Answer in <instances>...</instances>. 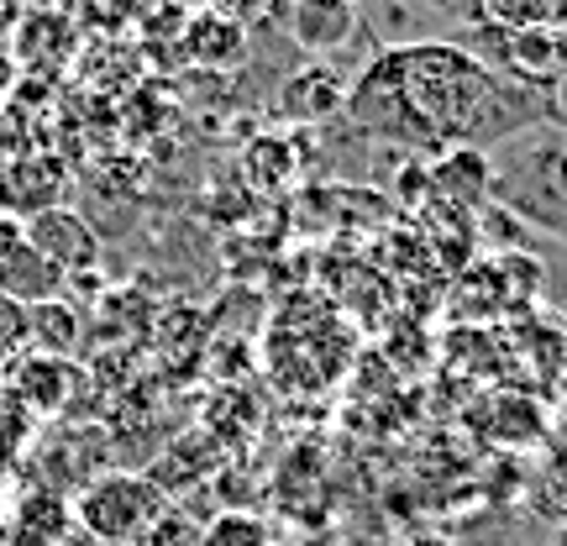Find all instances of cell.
Segmentation results:
<instances>
[{"label":"cell","mask_w":567,"mask_h":546,"mask_svg":"<svg viewBox=\"0 0 567 546\" xmlns=\"http://www.w3.org/2000/svg\"><path fill=\"white\" fill-rule=\"evenodd\" d=\"M74 530V509L63 505L59 494H32L27 505L17 509V536H21V546H59L63 536Z\"/></svg>","instance_id":"cell-10"},{"label":"cell","mask_w":567,"mask_h":546,"mask_svg":"<svg viewBox=\"0 0 567 546\" xmlns=\"http://www.w3.org/2000/svg\"><path fill=\"white\" fill-rule=\"evenodd\" d=\"M289 6H316V11H347V6H358V0H289Z\"/></svg>","instance_id":"cell-18"},{"label":"cell","mask_w":567,"mask_h":546,"mask_svg":"<svg viewBox=\"0 0 567 546\" xmlns=\"http://www.w3.org/2000/svg\"><path fill=\"white\" fill-rule=\"evenodd\" d=\"M74 368L63 363V358H48V352H38V358H27L17 373V394L27 400V405L38 410V415H53V410L69 400V389H74Z\"/></svg>","instance_id":"cell-9"},{"label":"cell","mask_w":567,"mask_h":546,"mask_svg":"<svg viewBox=\"0 0 567 546\" xmlns=\"http://www.w3.org/2000/svg\"><path fill=\"white\" fill-rule=\"evenodd\" d=\"M200 546H274V526L258 509H221L205 521Z\"/></svg>","instance_id":"cell-14"},{"label":"cell","mask_w":567,"mask_h":546,"mask_svg":"<svg viewBox=\"0 0 567 546\" xmlns=\"http://www.w3.org/2000/svg\"><path fill=\"white\" fill-rule=\"evenodd\" d=\"M499 63H505L515 80L526 84H551L563 74L567 48L557 32H505V48H499Z\"/></svg>","instance_id":"cell-8"},{"label":"cell","mask_w":567,"mask_h":546,"mask_svg":"<svg viewBox=\"0 0 567 546\" xmlns=\"http://www.w3.org/2000/svg\"><path fill=\"white\" fill-rule=\"evenodd\" d=\"M405 546H452L446 536H436V530H421V536H410Z\"/></svg>","instance_id":"cell-19"},{"label":"cell","mask_w":567,"mask_h":546,"mask_svg":"<svg viewBox=\"0 0 567 546\" xmlns=\"http://www.w3.org/2000/svg\"><path fill=\"white\" fill-rule=\"evenodd\" d=\"M27 331H32V342H38L48 358H69L74 342H80V316H74V305L42 300L27 310Z\"/></svg>","instance_id":"cell-11"},{"label":"cell","mask_w":567,"mask_h":546,"mask_svg":"<svg viewBox=\"0 0 567 546\" xmlns=\"http://www.w3.org/2000/svg\"><path fill=\"white\" fill-rule=\"evenodd\" d=\"M347 111L373 137L478 147L515 132L530 116V101L457 42H415L368 63L363 80L347 90Z\"/></svg>","instance_id":"cell-1"},{"label":"cell","mask_w":567,"mask_h":546,"mask_svg":"<svg viewBox=\"0 0 567 546\" xmlns=\"http://www.w3.org/2000/svg\"><path fill=\"white\" fill-rule=\"evenodd\" d=\"M289 27H295V38L305 48H342L352 38V27H358V6H347V11H316V6H289Z\"/></svg>","instance_id":"cell-12"},{"label":"cell","mask_w":567,"mask_h":546,"mask_svg":"<svg viewBox=\"0 0 567 546\" xmlns=\"http://www.w3.org/2000/svg\"><path fill=\"white\" fill-rule=\"evenodd\" d=\"M200 521H195V515H189V509H179V505H168L158 515V521H153V530H147V536H142L137 546H200Z\"/></svg>","instance_id":"cell-15"},{"label":"cell","mask_w":567,"mask_h":546,"mask_svg":"<svg viewBox=\"0 0 567 546\" xmlns=\"http://www.w3.org/2000/svg\"><path fill=\"white\" fill-rule=\"evenodd\" d=\"M337 105H347V90H342V74L326 69V63H310L300 74H289L279 90V116L289 122H326Z\"/></svg>","instance_id":"cell-6"},{"label":"cell","mask_w":567,"mask_h":546,"mask_svg":"<svg viewBox=\"0 0 567 546\" xmlns=\"http://www.w3.org/2000/svg\"><path fill=\"white\" fill-rule=\"evenodd\" d=\"M163 6H174V11H189V6H200V0H163Z\"/></svg>","instance_id":"cell-20"},{"label":"cell","mask_w":567,"mask_h":546,"mask_svg":"<svg viewBox=\"0 0 567 546\" xmlns=\"http://www.w3.org/2000/svg\"><path fill=\"white\" fill-rule=\"evenodd\" d=\"M488 189H494V168L484 163V153H478V147H457V153H446V158L431 168V200L452 195V205H457V210H467V205H484Z\"/></svg>","instance_id":"cell-7"},{"label":"cell","mask_w":567,"mask_h":546,"mask_svg":"<svg viewBox=\"0 0 567 546\" xmlns=\"http://www.w3.org/2000/svg\"><path fill=\"white\" fill-rule=\"evenodd\" d=\"M274 546H305V542H274Z\"/></svg>","instance_id":"cell-22"},{"label":"cell","mask_w":567,"mask_h":546,"mask_svg":"<svg viewBox=\"0 0 567 546\" xmlns=\"http://www.w3.org/2000/svg\"><path fill=\"white\" fill-rule=\"evenodd\" d=\"M179 53L189 63H200V69H231L237 59H247V32L200 6L179 27Z\"/></svg>","instance_id":"cell-5"},{"label":"cell","mask_w":567,"mask_h":546,"mask_svg":"<svg viewBox=\"0 0 567 546\" xmlns=\"http://www.w3.org/2000/svg\"><path fill=\"white\" fill-rule=\"evenodd\" d=\"M27 17V0H0V38H11Z\"/></svg>","instance_id":"cell-17"},{"label":"cell","mask_w":567,"mask_h":546,"mask_svg":"<svg viewBox=\"0 0 567 546\" xmlns=\"http://www.w3.org/2000/svg\"><path fill=\"white\" fill-rule=\"evenodd\" d=\"M425 6H457V0H425Z\"/></svg>","instance_id":"cell-21"},{"label":"cell","mask_w":567,"mask_h":546,"mask_svg":"<svg viewBox=\"0 0 567 546\" xmlns=\"http://www.w3.org/2000/svg\"><path fill=\"white\" fill-rule=\"evenodd\" d=\"M63 289V274L48 258H42L27 226L17 216H0V295L11 305H42V300H59Z\"/></svg>","instance_id":"cell-4"},{"label":"cell","mask_w":567,"mask_h":546,"mask_svg":"<svg viewBox=\"0 0 567 546\" xmlns=\"http://www.w3.org/2000/svg\"><path fill=\"white\" fill-rule=\"evenodd\" d=\"M27 237L38 247L48 264L63 274V284H74L80 274L101 264V231L84 222L80 210H69V205H48V210H32L27 216Z\"/></svg>","instance_id":"cell-3"},{"label":"cell","mask_w":567,"mask_h":546,"mask_svg":"<svg viewBox=\"0 0 567 546\" xmlns=\"http://www.w3.org/2000/svg\"><path fill=\"white\" fill-rule=\"evenodd\" d=\"M205 11H216L221 21H231V27H258V21L274 11V0H205Z\"/></svg>","instance_id":"cell-16"},{"label":"cell","mask_w":567,"mask_h":546,"mask_svg":"<svg viewBox=\"0 0 567 546\" xmlns=\"http://www.w3.org/2000/svg\"><path fill=\"white\" fill-rule=\"evenodd\" d=\"M163 509H168V494H163L147 473L116 467V473H101V478H90V484L80 488L74 526L95 546H137Z\"/></svg>","instance_id":"cell-2"},{"label":"cell","mask_w":567,"mask_h":546,"mask_svg":"<svg viewBox=\"0 0 567 546\" xmlns=\"http://www.w3.org/2000/svg\"><path fill=\"white\" fill-rule=\"evenodd\" d=\"M484 11L505 32H557L567 21V0H484Z\"/></svg>","instance_id":"cell-13"}]
</instances>
